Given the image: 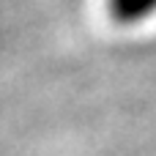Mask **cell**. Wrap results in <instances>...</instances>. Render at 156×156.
Masks as SVG:
<instances>
[{"label":"cell","instance_id":"6da1fadb","mask_svg":"<svg viewBox=\"0 0 156 156\" xmlns=\"http://www.w3.org/2000/svg\"><path fill=\"white\" fill-rule=\"evenodd\" d=\"M107 14L121 27H137L156 16V0H107Z\"/></svg>","mask_w":156,"mask_h":156}]
</instances>
